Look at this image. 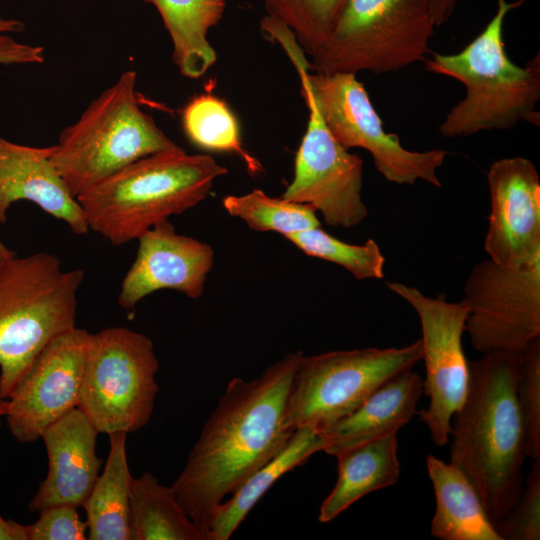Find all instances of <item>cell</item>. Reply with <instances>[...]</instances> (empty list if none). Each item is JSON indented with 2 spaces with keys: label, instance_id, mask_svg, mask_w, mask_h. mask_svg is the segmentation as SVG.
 Wrapping results in <instances>:
<instances>
[{
  "label": "cell",
  "instance_id": "1",
  "mask_svg": "<svg viewBox=\"0 0 540 540\" xmlns=\"http://www.w3.org/2000/svg\"><path fill=\"white\" fill-rule=\"evenodd\" d=\"M303 355L301 350L289 353L255 379L228 382L171 485L199 527L211 530L225 496L272 459L293 434L286 422V402Z\"/></svg>",
  "mask_w": 540,
  "mask_h": 540
},
{
  "label": "cell",
  "instance_id": "2",
  "mask_svg": "<svg viewBox=\"0 0 540 540\" xmlns=\"http://www.w3.org/2000/svg\"><path fill=\"white\" fill-rule=\"evenodd\" d=\"M468 364L467 395L451 420L450 463L474 486L496 528L524 483L527 443L516 398L518 355L492 351Z\"/></svg>",
  "mask_w": 540,
  "mask_h": 540
},
{
  "label": "cell",
  "instance_id": "3",
  "mask_svg": "<svg viewBox=\"0 0 540 540\" xmlns=\"http://www.w3.org/2000/svg\"><path fill=\"white\" fill-rule=\"evenodd\" d=\"M228 170L180 146L127 165L76 197L92 230L121 246L202 202Z\"/></svg>",
  "mask_w": 540,
  "mask_h": 540
},
{
  "label": "cell",
  "instance_id": "4",
  "mask_svg": "<svg viewBox=\"0 0 540 540\" xmlns=\"http://www.w3.org/2000/svg\"><path fill=\"white\" fill-rule=\"evenodd\" d=\"M527 0H497L494 16L463 50L456 54L430 52L425 69L460 81L466 96L446 115L439 132L446 138L480 131L510 129L520 121L539 126L540 54L525 66L508 57L503 40L507 14Z\"/></svg>",
  "mask_w": 540,
  "mask_h": 540
},
{
  "label": "cell",
  "instance_id": "5",
  "mask_svg": "<svg viewBox=\"0 0 540 540\" xmlns=\"http://www.w3.org/2000/svg\"><path fill=\"white\" fill-rule=\"evenodd\" d=\"M82 269L39 252L0 261V398L8 400L36 358L76 327Z\"/></svg>",
  "mask_w": 540,
  "mask_h": 540
},
{
  "label": "cell",
  "instance_id": "6",
  "mask_svg": "<svg viewBox=\"0 0 540 540\" xmlns=\"http://www.w3.org/2000/svg\"><path fill=\"white\" fill-rule=\"evenodd\" d=\"M136 78L122 73L53 145L51 161L75 198L140 158L179 147L140 108Z\"/></svg>",
  "mask_w": 540,
  "mask_h": 540
},
{
  "label": "cell",
  "instance_id": "7",
  "mask_svg": "<svg viewBox=\"0 0 540 540\" xmlns=\"http://www.w3.org/2000/svg\"><path fill=\"white\" fill-rule=\"evenodd\" d=\"M436 24L429 0H347L331 34L311 55L322 74H383L424 61Z\"/></svg>",
  "mask_w": 540,
  "mask_h": 540
},
{
  "label": "cell",
  "instance_id": "8",
  "mask_svg": "<svg viewBox=\"0 0 540 540\" xmlns=\"http://www.w3.org/2000/svg\"><path fill=\"white\" fill-rule=\"evenodd\" d=\"M422 360L421 340L400 348L336 350L301 358L286 402L291 430L344 418L387 380Z\"/></svg>",
  "mask_w": 540,
  "mask_h": 540
},
{
  "label": "cell",
  "instance_id": "9",
  "mask_svg": "<svg viewBox=\"0 0 540 540\" xmlns=\"http://www.w3.org/2000/svg\"><path fill=\"white\" fill-rule=\"evenodd\" d=\"M153 342L125 327L91 334L78 407L99 433H133L152 416L159 387Z\"/></svg>",
  "mask_w": 540,
  "mask_h": 540
},
{
  "label": "cell",
  "instance_id": "10",
  "mask_svg": "<svg viewBox=\"0 0 540 540\" xmlns=\"http://www.w3.org/2000/svg\"><path fill=\"white\" fill-rule=\"evenodd\" d=\"M301 94L313 103L323 123L345 149L362 148L389 182L413 185L423 180L441 187L436 174L448 152L436 148L411 151L396 134L387 133L363 84L353 74L311 73L300 69Z\"/></svg>",
  "mask_w": 540,
  "mask_h": 540
},
{
  "label": "cell",
  "instance_id": "11",
  "mask_svg": "<svg viewBox=\"0 0 540 540\" xmlns=\"http://www.w3.org/2000/svg\"><path fill=\"white\" fill-rule=\"evenodd\" d=\"M386 286L419 317L425 365L423 392L429 397V405L416 414L428 427L432 441L445 446L452 417L464 402L469 385V364L462 345L468 307L462 300L447 301L444 293L429 297L400 282H386Z\"/></svg>",
  "mask_w": 540,
  "mask_h": 540
},
{
  "label": "cell",
  "instance_id": "12",
  "mask_svg": "<svg viewBox=\"0 0 540 540\" xmlns=\"http://www.w3.org/2000/svg\"><path fill=\"white\" fill-rule=\"evenodd\" d=\"M463 289L465 332L477 352H518L540 337V258L517 268L482 260Z\"/></svg>",
  "mask_w": 540,
  "mask_h": 540
},
{
  "label": "cell",
  "instance_id": "13",
  "mask_svg": "<svg viewBox=\"0 0 540 540\" xmlns=\"http://www.w3.org/2000/svg\"><path fill=\"white\" fill-rule=\"evenodd\" d=\"M305 103L309 121L282 198L313 207L329 226L354 227L368 215L361 195L363 160L337 142L312 102Z\"/></svg>",
  "mask_w": 540,
  "mask_h": 540
},
{
  "label": "cell",
  "instance_id": "14",
  "mask_svg": "<svg viewBox=\"0 0 540 540\" xmlns=\"http://www.w3.org/2000/svg\"><path fill=\"white\" fill-rule=\"evenodd\" d=\"M89 337L76 326L53 339L8 399L5 419L19 443L39 440L46 428L78 407Z\"/></svg>",
  "mask_w": 540,
  "mask_h": 540
},
{
  "label": "cell",
  "instance_id": "15",
  "mask_svg": "<svg viewBox=\"0 0 540 540\" xmlns=\"http://www.w3.org/2000/svg\"><path fill=\"white\" fill-rule=\"evenodd\" d=\"M487 183L489 259L517 268L540 258V178L533 162L521 156L499 159L490 165Z\"/></svg>",
  "mask_w": 540,
  "mask_h": 540
},
{
  "label": "cell",
  "instance_id": "16",
  "mask_svg": "<svg viewBox=\"0 0 540 540\" xmlns=\"http://www.w3.org/2000/svg\"><path fill=\"white\" fill-rule=\"evenodd\" d=\"M138 249L125 274L118 305L130 311L146 296L162 289L176 290L189 298L203 294L214 262L212 247L195 238L178 234L163 220L138 238Z\"/></svg>",
  "mask_w": 540,
  "mask_h": 540
},
{
  "label": "cell",
  "instance_id": "17",
  "mask_svg": "<svg viewBox=\"0 0 540 540\" xmlns=\"http://www.w3.org/2000/svg\"><path fill=\"white\" fill-rule=\"evenodd\" d=\"M99 432L75 408L43 432L48 473L28 503L31 513L60 504L82 506L99 477L102 460L96 454Z\"/></svg>",
  "mask_w": 540,
  "mask_h": 540
},
{
  "label": "cell",
  "instance_id": "18",
  "mask_svg": "<svg viewBox=\"0 0 540 540\" xmlns=\"http://www.w3.org/2000/svg\"><path fill=\"white\" fill-rule=\"evenodd\" d=\"M52 151L53 145L32 147L0 136V224L7 221L13 203L27 200L65 222L74 234L85 235L84 212L52 163Z\"/></svg>",
  "mask_w": 540,
  "mask_h": 540
},
{
  "label": "cell",
  "instance_id": "19",
  "mask_svg": "<svg viewBox=\"0 0 540 540\" xmlns=\"http://www.w3.org/2000/svg\"><path fill=\"white\" fill-rule=\"evenodd\" d=\"M423 380L412 369L383 383L354 411L319 432L323 449L335 456L353 446L397 433L417 413Z\"/></svg>",
  "mask_w": 540,
  "mask_h": 540
},
{
  "label": "cell",
  "instance_id": "20",
  "mask_svg": "<svg viewBox=\"0 0 540 540\" xmlns=\"http://www.w3.org/2000/svg\"><path fill=\"white\" fill-rule=\"evenodd\" d=\"M335 457L338 477L320 506L321 523L332 521L365 495L393 486L400 477L397 433L353 446Z\"/></svg>",
  "mask_w": 540,
  "mask_h": 540
},
{
  "label": "cell",
  "instance_id": "21",
  "mask_svg": "<svg viewBox=\"0 0 540 540\" xmlns=\"http://www.w3.org/2000/svg\"><path fill=\"white\" fill-rule=\"evenodd\" d=\"M436 509L430 533L440 540H501L464 473L434 455L426 458Z\"/></svg>",
  "mask_w": 540,
  "mask_h": 540
},
{
  "label": "cell",
  "instance_id": "22",
  "mask_svg": "<svg viewBox=\"0 0 540 540\" xmlns=\"http://www.w3.org/2000/svg\"><path fill=\"white\" fill-rule=\"evenodd\" d=\"M152 4L172 41V60L180 73L202 77L217 56L208 40L209 30L223 18L225 0H144Z\"/></svg>",
  "mask_w": 540,
  "mask_h": 540
},
{
  "label": "cell",
  "instance_id": "23",
  "mask_svg": "<svg viewBox=\"0 0 540 540\" xmlns=\"http://www.w3.org/2000/svg\"><path fill=\"white\" fill-rule=\"evenodd\" d=\"M109 436V453L88 498L82 505L86 512L87 539L131 540V476L124 432Z\"/></svg>",
  "mask_w": 540,
  "mask_h": 540
},
{
  "label": "cell",
  "instance_id": "24",
  "mask_svg": "<svg viewBox=\"0 0 540 540\" xmlns=\"http://www.w3.org/2000/svg\"><path fill=\"white\" fill-rule=\"evenodd\" d=\"M322 449L323 441L318 432L309 428L294 430L283 448L217 507L211 523L216 540H228L258 500L282 475L302 465Z\"/></svg>",
  "mask_w": 540,
  "mask_h": 540
},
{
  "label": "cell",
  "instance_id": "25",
  "mask_svg": "<svg viewBox=\"0 0 540 540\" xmlns=\"http://www.w3.org/2000/svg\"><path fill=\"white\" fill-rule=\"evenodd\" d=\"M130 529L131 540H216L186 514L171 486L148 471L131 482Z\"/></svg>",
  "mask_w": 540,
  "mask_h": 540
},
{
  "label": "cell",
  "instance_id": "26",
  "mask_svg": "<svg viewBox=\"0 0 540 540\" xmlns=\"http://www.w3.org/2000/svg\"><path fill=\"white\" fill-rule=\"evenodd\" d=\"M182 124L187 138L196 146L238 155L255 175L261 164L242 146L239 125L227 104L210 94L192 99L182 112Z\"/></svg>",
  "mask_w": 540,
  "mask_h": 540
},
{
  "label": "cell",
  "instance_id": "27",
  "mask_svg": "<svg viewBox=\"0 0 540 540\" xmlns=\"http://www.w3.org/2000/svg\"><path fill=\"white\" fill-rule=\"evenodd\" d=\"M222 203L231 216L243 220L256 231H275L286 237L321 225L313 207L282 197H270L260 189L244 195L226 196Z\"/></svg>",
  "mask_w": 540,
  "mask_h": 540
},
{
  "label": "cell",
  "instance_id": "28",
  "mask_svg": "<svg viewBox=\"0 0 540 540\" xmlns=\"http://www.w3.org/2000/svg\"><path fill=\"white\" fill-rule=\"evenodd\" d=\"M285 238L309 256L342 266L358 280L384 277L385 257L373 239L362 245L350 244L320 227L290 234Z\"/></svg>",
  "mask_w": 540,
  "mask_h": 540
},
{
  "label": "cell",
  "instance_id": "29",
  "mask_svg": "<svg viewBox=\"0 0 540 540\" xmlns=\"http://www.w3.org/2000/svg\"><path fill=\"white\" fill-rule=\"evenodd\" d=\"M267 16L294 34L310 56L331 34L347 0H262Z\"/></svg>",
  "mask_w": 540,
  "mask_h": 540
},
{
  "label": "cell",
  "instance_id": "30",
  "mask_svg": "<svg viewBox=\"0 0 540 540\" xmlns=\"http://www.w3.org/2000/svg\"><path fill=\"white\" fill-rule=\"evenodd\" d=\"M518 355L516 398L522 415L527 457L540 460V337L529 341Z\"/></svg>",
  "mask_w": 540,
  "mask_h": 540
},
{
  "label": "cell",
  "instance_id": "31",
  "mask_svg": "<svg viewBox=\"0 0 540 540\" xmlns=\"http://www.w3.org/2000/svg\"><path fill=\"white\" fill-rule=\"evenodd\" d=\"M495 529L501 540L540 539V460L532 464L516 503Z\"/></svg>",
  "mask_w": 540,
  "mask_h": 540
},
{
  "label": "cell",
  "instance_id": "32",
  "mask_svg": "<svg viewBox=\"0 0 540 540\" xmlns=\"http://www.w3.org/2000/svg\"><path fill=\"white\" fill-rule=\"evenodd\" d=\"M77 508L60 504L43 509L38 520L28 525L29 540L87 539V524L81 520Z\"/></svg>",
  "mask_w": 540,
  "mask_h": 540
},
{
  "label": "cell",
  "instance_id": "33",
  "mask_svg": "<svg viewBox=\"0 0 540 540\" xmlns=\"http://www.w3.org/2000/svg\"><path fill=\"white\" fill-rule=\"evenodd\" d=\"M44 48L39 45L21 43L0 32V65L41 64Z\"/></svg>",
  "mask_w": 540,
  "mask_h": 540
},
{
  "label": "cell",
  "instance_id": "34",
  "mask_svg": "<svg viewBox=\"0 0 540 540\" xmlns=\"http://www.w3.org/2000/svg\"><path fill=\"white\" fill-rule=\"evenodd\" d=\"M0 540H29L28 525L5 520L0 515Z\"/></svg>",
  "mask_w": 540,
  "mask_h": 540
},
{
  "label": "cell",
  "instance_id": "35",
  "mask_svg": "<svg viewBox=\"0 0 540 540\" xmlns=\"http://www.w3.org/2000/svg\"><path fill=\"white\" fill-rule=\"evenodd\" d=\"M436 26L450 20L461 0H429Z\"/></svg>",
  "mask_w": 540,
  "mask_h": 540
},
{
  "label": "cell",
  "instance_id": "36",
  "mask_svg": "<svg viewBox=\"0 0 540 540\" xmlns=\"http://www.w3.org/2000/svg\"><path fill=\"white\" fill-rule=\"evenodd\" d=\"M24 29H25L24 23L19 20L0 18V32L1 33L21 32Z\"/></svg>",
  "mask_w": 540,
  "mask_h": 540
},
{
  "label": "cell",
  "instance_id": "37",
  "mask_svg": "<svg viewBox=\"0 0 540 540\" xmlns=\"http://www.w3.org/2000/svg\"><path fill=\"white\" fill-rule=\"evenodd\" d=\"M15 253L9 249L1 240H0V261L11 256H14Z\"/></svg>",
  "mask_w": 540,
  "mask_h": 540
},
{
  "label": "cell",
  "instance_id": "38",
  "mask_svg": "<svg viewBox=\"0 0 540 540\" xmlns=\"http://www.w3.org/2000/svg\"><path fill=\"white\" fill-rule=\"evenodd\" d=\"M8 404V400L0 398V427L2 424V419L5 418V415L7 413Z\"/></svg>",
  "mask_w": 540,
  "mask_h": 540
}]
</instances>
